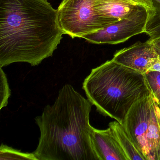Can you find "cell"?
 <instances>
[{
	"mask_svg": "<svg viewBox=\"0 0 160 160\" xmlns=\"http://www.w3.org/2000/svg\"><path fill=\"white\" fill-rule=\"evenodd\" d=\"M64 34L47 0H0V66L38 65L53 56Z\"/></svg>",
	"mask_w": 160,
	"mask_h": 160,
	"instance_id": "1",
	"label": "cell"
},
{
	"mask_svg": "<svg viewBox=\"0 0 160 160\" xmlns=\"http://www.w3.org/2000/svg\"><path fill=\"white\" fill-rule=\"evenodd\" d=\"M91 141L99 160H129L110 127L98 130L92 126Z\"/></svg>",
	"mask_w": 160,
	"mask_h": 160,
	"instance_id": "8",
	"label": "cell"
},
{
	"mask_svg": "<svg viewBox=\"0 0 160 160\" xmlns=\"http://www.w3.org/2000/svg\"><path fill=\"white\" fill-rule=\"evenodd\" d=\"M58 12L61 28L73 39L82 38L119 21L98 14L92 0H62Z\"/></svg>",
	"mask_w": 160,
	"mask_h": 160,
	"instance_id": "5",
	"label": "cell"
},
{
	"mask_svg": "<svg viewBox=\"0 0 160 160\" xmlns=\"http://www.w3.org/2000/svg\"><path fill=\"white\" fill-rule=\"evenodd\" d=\"M0 75H1V87H0V93H1V106L0 109L7 106L8 105V99L11 96V90L9 88L8 79L2 67L0 68Z\"/></svg>",
	"mask_w": 160,
	"mask_h": 160,
	"instance_id": "14",
	"label": "cell"
},
{
	"mask_svg": "<svg viewBox=\"0 0 160 160\" xmlns=\"http://www.w3.org/2000/svg\"><path fill=\"white\" fill-rule=\"evenodd\" d=\"M83 88L99 113L122 124L134 104L151 92L144 74L112 59L92 70Z\"/></svg>",
	"mask_w": 160,
	"mask_h": 160,
	"instance_id": "3",
	"label": "cell"
},
{
	"mask_svg": "<svg viewBox=\"0 0 160 160\" xmlns=\"http://www.w3.org/2000/svg\"><path fill=\"white\" fill-rule=\"evenodd\" d=\"M114 136L129 160H146L142 152L136 146L123 125L117 121L108 124Z\"/></svg>",
	"mask_w": 160,
	"mask_h": 160,
	"instance_id": "10",
	"label": "cell"
},
{
	"mask_svg": "<svg viewBox=\"0 0 160 160\" xmlns=\"http://www.w3.org/2000/svg\"><path fill=\"white\" fill-rule=\"evenodd\" d=\"M0 160H38L32 153H25L2 144L0 148Z\"/></svg>",
	"mask_w": 160,
	"mask_h": 160,
	"instance_id": "12",
	"label": "cell"
},
{
	"mask_svg": "<svg viewBox=\"0 0 160 160\" xmlns=\"http://www.w3.org/2000/svg\"><path fill=\"white\" fill-rule=\"evenodd\" d=\"M154 45L155 49L160 58V39L152 42Z\"/></svg>",
	"mask_w": 160,
	"mask_h": 160,
	"instance_id": "16",
	"label": "cell"
},
{
	"mask_svg": "<svg viewBox=\"0 0 160 160\" xmlns=\"http://www.w3.org/2000/svg\"><path fill=\"white\" fill-rule=\"evenodd\" d=\"M149 72H160V58L158 57L154 60V61L152 62L149 69Z\"/></svg>",
	"mask_w": 160,
	"mask_h": 160,
	"instance_id": "15",
	"label": "cell"
},
{
	"mask_svg": "<svg viewBox=\"0 0 160 160\" xmlns=\"http://www.w3.org/2000/svg\"><path fill=\"white\" fill-rule=\"evenodd\" d=\"M148 18L147 8L137 5L133 10L121 20L82 38L93 44H117L131 37L145 33Z\"/></svg>",
	"mask_w": 160,
	"mask_h": 160,
	"instance_id": "6",
	"label": "cell"
},
{
	"mask_svg": "<svg viewBox=\"0 0 160 160\" xmlns=\"http://www.w3.org/2000/svg\"><path fill=\"white\" fill-rule=\"evenodd\" d=\"M144 76L151 92L156 98L160 106V72H147Z\"/></svg>",
	"mask_w": 160,
	"mask_h": 160,
	"instance_id": "13",
	"label": "cell"
},
{
	"mask_svg": "<svg viewBox=\"0 0 160 160\" xmlns=\"http://www.w3.org/2000/svg\"><path fill=\"white\" fill-rule=\"evenodd\" d=\"M92 4L98 14L118 20L126 16L138 5L130 0H92Z\"/></svg>",
	"mask_w": 160,
	"mask_h": 160,
	"instance_id": "9",
	"label": "cell"
},
{
	"mask_svg": "<svg viewBox=\"0 0 160 160\" xmlns=\"http://www.w3.org/2000/svg\"><path fill=\"white\" fill-rule=\"evenodd\" d=\"M139 5H144L147 0H130ZM153 4L154 14L150 22L146 26L145 33L152 42L160 39V0H149Z\"/></svg>",
	"mask_w": 160,
	"mask_h": 160,
	"instance_id": "11",
	"label": "cell"
},
{
	"mask_svg": "<svg viewBox=\"0 0 160 160\" xmlns=\"http://www.w3.org/2000/svg\"><path fill=\"white\" fill-rule=\"evenodd\" d=\"M122 125L146 160H160V106L152 92L134 104Z\"/></svg>",
	"mask_w": 160,
	"mask_h": 160,
	"instance_id": "4",
	"label": "cell"
},
{
	"mask_svg": "<svg viewBox=\"0 0 160 160\" xmlns=\"http://www.w3.org/2000/svg\"><path fill=\"white\" fill-rule=\"evenodd\" d=\"M159 57L153 42L148 40L145 42H138L117 51L112 59L145 74L154 60Z\"/></svg>",
	"mask_w": 160,
	"mask_h": 160,
	"instance_id": "7",
	"label": "cell"
},
{
	"mask_svg": "<svg viewBox=\"0 0 160 160\" xmlns=\"http://www.w3.org/2000/svg\"><path fill=\"white\" fill-rule=\"evenodd\" d=\"M92 105L72 85H64L55 102L35 118L40 131L33 152L37 160H99L91 141Z\"/></svg>",
	"mask_w": 160,
	"mask_h": 160,
	"instance_id": "2",
	"label": "cell"
}]
</instances>
